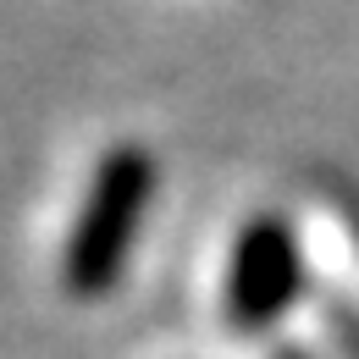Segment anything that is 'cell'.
I'll return each mask as SVG.
<instances>
[{"mask_svg": "<svg viewBox=\"0 0 359 359\" xmlns=\"http://www.w3.org/2000/svg\"><path fill=\"white\" fill-rule=\"evenodd\" d=\"M149 194H155V161L138 144H116L94 166L83 210H78L72 238H67V260H61L72 299H105L116 287V276L138 243Z\"/></svg>", "mask_w": 359, "mask_h": 359, "instance_id": "cell-1", "label": "cell"}, {"mask_svg": "<svg viewBox=\"0 0 359 359\" xmlns=\"http://www.w3.org/2000/svg\"><path fill=\"white\" fill-rule=\"evenodd\" d=\"M304 260L299 238L282 216H255L238 232L232 249V276H226V315L238 332H266L276 315L299 299Z\"/></svg>", "mask_w": 359, "mask_h": 359, "instance_id": "cell-2", "label": "cell"}]
</instances>
